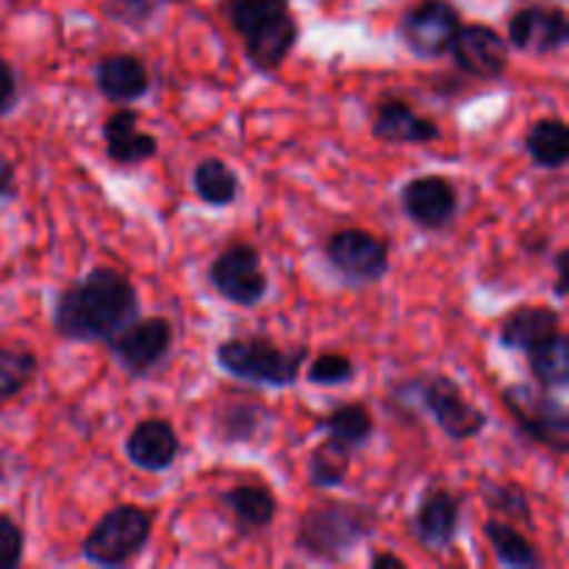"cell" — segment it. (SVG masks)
<instances>
[{
  "label": "cell",
  "instance_id": "4316f807",
  "mask_svg": "<svg viewBox=\"0 0 569 569\" xmlns=\"http://www.w3.org/2000/svg\"><path fill=\"white\" fill-rule=\"evenodd\" d=\"M192 192L198 194L203 203L217 206H231L239 194V176L226 164L222 159H209L198 161L192 170Z\"/></svg>",
  "mask_w": 569,
  "mask_h": 569
},
{
  "label": "cell",
  "instance_id": "484cf974",
  "mask_svg": "<svg viewBox=\"0 0 569 569\" xmlns=\"http://www.w3.org/2000/svg\"><path fill=\"white\" fill-rule=\"evenodd\" d=\"M528 359H531V372L537 378V383L548 392H561L569 383V339L565 331H559L556 337L545 339L537 348L528 350Z\"/></svg>",
  "mask_w": 569,
  "mask_h": 569
},
{
  "label": "cell",
  "instance_id": "d590c367",
  "mask_svg": "<svg viewBox=\"0 0 569 569\" xmlns=\"http://www.w3.org/2000/svg\"><path fill=\"white\" fill-rule=\"evenodd\" d=\"M569 253L567 250H559V256H556V295L559 298H565L567 295V283H569Z\"/></svg>",
  "mask_w": 569,
  "mask_h": 569
},
{
  "label": "cell",
  "instance_id": "7402d4cb",
  "mask_svg": "<svg viewBox=\"0 0 569 569\" xmlns=\"http://www.w3.org/2000/svg\"><path fill=\"white\" fill-rule=\"evenodd\" d=\"M526 150L542 170H561L569 161V128L561 117L537 120L526 133Z\"/></svg>",
  "mask_w": 569,
  "mask_h": 569
},
{
  "label": "cell",
  "instance_id": "277c9868",
  "mask_svg": "<svg viewBox=\"0 0 569 569\" xmlns=\"http://www.w3.org/2000/svg\"><path fill=\"white\" fill-rule=\"evenodd\" d=\"M214 359L222 372L239 381H248L253 387L287 389L300 378L309 350H283L261 337H233L217 348Z\"/></svg>",
  "mask_w": 569,
  "mask_h": 569
},
{
  "label": "cell",
  "instance_id": "5b68a950",
  "mask_svg": "<svg viewBox=\"0 0 569 569\" xmlns=\"http://www.w3.org/2000/svg\"><path fill=\"white\" fill-rule=\"evenodd\" d=\"M500 403L531 442L553 450L556 456L569 453V411L556 392L531 383H509L500 392Z\"/></svg>",
  "mask_w": 569,
  "mask_h": 569
},
{
  "label": "cell",
  "instance_id": "7a4b0ae2",
  "mask_svg": "<svg viewBox=\"0 0 569 569\" xmlns=\"http://www.w3.org/2000/svg\"><path fill=\"white\" fill-rule=\"evenodd\" d=\"M376 511L365 503L322 500L300 517L295 548L326 565H342L361 542L376 533Z\"/></svg>",
  "mask_w": 569,
  "mask_h": 569
},
{
  "label": "cell",
  "instance_id": "cb8c5ba5",
  "mask_svg": "<svg viewBox=\"0 0 569 569\" xmlns=\"http://www.w3.org/2000/svg\"><path fill=\"white\" fill-rule=\"evenodd\" d=\"M270 422V411L253 400H231L217 411V437L228 445L256 442L264 426Z\"/></svg>",
  "mask_w": 569,
  "mask_h": 569
},
{
  "label": "cell",
  "instance_id": "8992f818",
  "mask_svg": "<svg viewBox=\"0 0 569 569\" xmlns=\"http://www.w3.org/2000/svg\"><path fill=\"white\" fill-rule=\"evenodd\" d=\"M153 533V517L139 506H114L83 539L81 556L94 567L114 569L137 559Z\"/></svg>",
  "mask_w": 569,
  "mask_h": 569
},
{
  "label": "cell",
  "instance_id": "1f68e13d",
  "mask_svg": "<svg viewBox=\"0 0 569 569\" xmlns=\"http://www.w3.org/2000/svg\"><path fill=\"white\" fill-rule=\"evenodd\" d=\"M306 378L315 387H342L356 378V365L353 359L342 353H322L306 370Z\"/></svg>",
  "mask_w": 569,
  "mask_h": 569
},
{
  "label": "cell",
  "instance_id": "83f0119b",
  "mask_svg": "<svg viewBox=\"0 0 569 569\" xmlns=\"http://www.w3.org/2000/svg\"><path fill=\"white\" fill-rule=\"evenodd\" d=\"M350 472V448H345L337 439H328L317 445L306 465V478L315 489H339L345 487Z\"/></svg>",
  "mask_w": 569,
  "mask_h": 569
},
{
  "label": "cell",
  "instance_id": "4fadbf2b",
  "mask_svg": "<svg viewBox=\"0 0 569 569\" xmlns=\"http://www.w3.org/2000/svg\"><path fill=\"white\" fill-rule=\"evenodd\" d=\"M400 206L415 226L426 231H442L459 214L456 187L442 176L411 178L400 192Z\"/></svg>",
  "mask_w": 569,
  "mask_h": 569
},
{
  "label": "cell",
  "instance_id": "d6986e66",
  "mask_svg": "<svg viewBox=\"0 0 569 569\" xmlns=\"http://www.w3.org/2000/svg\"><path fill=\"white\" fill-rule=\"evenodd\" d=\"M561 331V315L550 306H520L500 322V345L506 350H520L528 353L545 339L556 337Z\"/></svg>",
  "mask_w": 569,
  "mask_h": 569
},
{
  "label": "cell",
  "instance_id": "52a82bcc",
  "mask_svg": "<svg viewBox=\"0 0 569 569\" xmlns=\"http://www.w3.org/2000/svg\"><path fill=\"white\" fill-rule=\"evenodd\" d=\"M209 283L222 300L239 309L259 306L270 289L259 248L250 242H233L222 253H217V259L209 264Z\"/></svg>",
  "mask_w": 569,
  "mask_h": 569
},
{
  "label": "cell",
  "instance_id": "5bb4252c",
  "mask_svg": "<svg viewBox=\"0 0 569 569\" xmlns=\"http://www.w3.org/2000/svg\"><path fill=\"white\" fill-rule=\"evenodd\" d=\"M569 39L567 11L559 6H526L509 20V44L520 53L550 56Z\"/></svg>",
  "mask_w": 569,
  "mask_h": 569
},
{
  "label": "cell",
  "instance_id": "9c48e42d",
  "mask_svg": "<svg viewBox=\"0 0 569 569\" xmlns=\"http://www.w3.org/2000/svg\"><path fill=\"white\" fill-rule=\"evenodd\" d=\"M176 328L164 317H148V320H131L126 328L109 339V350L122 372L131 378H144L153 372L161 361L170 356Z\"/></svg>",
  "mask_w": 569,
  "mask_h": 569
},
{
  "label": "cell",
  "instance_id": "6da1fadb",
  "mask_svg": "<svg viewBox=\"0 0 569 569\" xmlns=\"http://www.w3.org/2000/svg\"><path fill=\"white\" fill-rule=\"evenodd\" d=\"M139 317V292L131 278L114 267H94L53 303V331L67 342H109Z\"/></svg>",
  "mask_w": 569,
  "mask_h": 569
},
{
  "label": "cell",
  "instance_id": "30bf717a",
  "mask_svg": "<svg viewBox=\"0 0 569 569\" xmlns=\"http://www.w3.org/2000/svg\"><path fill=\"white\" fill-rule=\"evenodd\" d=\"M461 28V14L448 0H422L411 6L400 20V39L411 56L422 61L442 59L450 53L456 33Z\"/></svg>",
  "mask_w": 569,
  "mask_h": 569
},
{
  "label": "cell",
  "instance_id": "e0dca14e",
  "mask_svg": "<svg viewBox=\"0 0 569 569\" xmlns=\"http://www.w3.org/2000/svg\"><path fill=\"white\" fill-rule=\"evenodd\" d=\"M94 87L111 103H133L150 89V72L142 59L131 53H111L94 64Z\"/></svg>",
  "mask_w": 569,
  "mask_h": 569
},
{
  "label": "cell",
  "instance_id": "e575fe53",
  "mask_svg": "<svg viewBox=\"0 0 569 569\" xmlns=\"http://www.w3.org/2000/svg\"><path fill=\"white\" fill-rule=\"evenodd\" d=\"M17 100V81H14V70L9 67V61L0 56V114L14 106Z\"/></svg>",
  "mask_w": 569,
  "mask_h": 569
},
{
  "label": "cell",
  "instance_id": "603a6c76",
  "mask_svg": "<svg viewBox=\"0 0 569 569\" xmlns=\"http://www.w3.org/2000/svg\"><path fill=\"white\" fill-rule=\"evenodd\" d=\"M315 428L320 433H326L328 439H337V442H342L345 448L356 450V448H365V445L370 442L372 433H376V420H372L367 406L345 403V406H337L331 415L320 417Z\"/></svg>",
  "mask_w": 569,
  "mask_h": 569
},
{
  "label": "cell",
  "instance_id": "d4e9b609",
  "mask_svg": "<svg viewBox=\"0 0 569 569\" xmlns=\"http://www.w3.org/2000/svg\"><path fill=\"white\" fill-rule=\"evenodd\" d=\"M489 545H492L495 556L503 567L515 569H539L542 567V556H539L537 545L526 537L522 531H517L509 520H489L483 526Z\"/></svg>",
  "mask_w": 569,
  "mask_h": 569
},
{
  "label": "cell",
  "instance_id": "d6a6232c",
  "mask_svg": "<svg viewBox=\"0 0 569 569\" xmlns=\"http://www.w3.org/2000/svg\"><path fill=\"white\" fill-rule=\"evenodd\" d=\"M22 550H26V537L22 528L11 517L0 515V569H14L22 565Z\"/></svg>",
  "mask_w": 569,
  "mask_h": 569
},
{
  "label": "cell",
  "instance_id": "ac0fdd59",
  "mask_svg": "<svg viewBox=\"0 0 569 569\" xmlns=\"http://www.w3.org/2000/svg\"><path fill=\"white\" fill-rule=\"evenodd\" d=\"M106 153L114 164L137 167L159 153V139L148 131H139V114L128 106L117 109L103 126Z\"/></svg>",
  "mask_w": 569,
  "mask_h": 569
},
{
  "label": "cell",
  "instance_id": "8d00e7d4",
  "mask_svg": "<svg viewBox=\"0 0 569 569\" xmlns=\"http://www.w3.org/2000/svg\"><path fill=\"white\" fill-rule=\"evenodd\" d=\"M11 187H14V167H11V161L0 153V200L9 198Z\"/></svg>",
  "mask_w": 569,
  "mask_h": 569
},
{
  "label": "cell",
  "instance_id": "7c38bea8",
  "mask_svg": "<svg viewBox=\"0 0 569 569\" xmlns=\"http://www.w3.org/2000/svg\"><path fill=\"white\" fill-rule=\"evenodd\" d=\"M461 528V498L450 489L431 487L422 495L415 517H411V537L428 553H445L453 548Z\"/></svg>",
  "mask_w": 569,
  "mask_h": 569
},
{
  "label": "cell",
  "instance_id": "74e56055",
  "mask_svg": "<svg viewBox=\"0 0 569 569\" xmlns=\"http://www.w3.org/2000/svg\"><path fill=\"white\" fill-rule=\"evenodd\" d=\"M370 569H406V561L400 556L378 550V553L370 556Z\"/></svg>",
  "mask_w": 569,
  "mask_h": 569
},
{
  "label": "cell",
  "instance_id": "3957f363",
  "mask_svg": "<svg viewBox=\"0 0 569 569\" xmlns=\"http://www.w3.org/2000/svg\"><path fill=\"white\" fill-rule=\"evenodd\" d=\"M392 398L406 400L409 406L417 403L422 411H428L431 420L439 426V431L453 439V442H470L489 422L487 411L470 403L459 383L450 376H442V372L409 378V381L392 389Z\"/></svg>",
  "mask_w": 569,
  "mask_h": 569
},
{
  "label": "cell",
  "instance_id": "ba28073f",
  "mask_svg": "<svg viewBox=\"0 0 569 569\" xmlns=\"http://www.w3.org/2000/svg\"><path fill=\"white\" fill-rule=\"evenodd\" d=\"M326 259L345 283L370 287L389 272V242L365 228H345L328 237Z\"/></svg>",
  "mask_w": 569,
  "mask_h": 569
},
{
  "label": "cell",
  "instance_id": "9a60e30c",
  "mask_svg": "<svg viewBox=\"0 0 569 569\" xmlns=\"http://www.w3.org/2000/svg\"><path fill=\"white\" fill-rule=\"evenodd\" d=\"M181 453L178 431L167 420H142L126 439V456L137 470L167 472Z\"/></svg>",
  "mask_w": 569,
  "mask_h": 569
},
{
  "label": "cell",
  "instance_id": "ffe728a7",
  "mask_svg": "<svg viewBox=\"0 0 569 569\" xmlns=\"http://www.w3.org/2000/svg\"><path fill=\"white\" fill-rule=\"evenodd\" d=\"M298 20H295L292 11H289V14L270 22V26L259 28L256 33L244 37V56H248L253 70L272 72L289 59V53H292L295 44H298Z\"/></svg>",
  "mask_w": 569,
  "mask_h": 569
},
{
  "label": "cell",
  "instance_id": "44dd1931",
  "mask_svg": "<svg viewBox=\"0 0 569 569\" xmlns=\"http://www.w3.org/2000/svg\"><path fill=\"white\" fill-rule=\"evenodd\" d=\"M222 506L233 515V522H237V531L242 537H250V533H259L276 520V495L264 487V483H237V487L226 489L220 495Z\"/></svg>",
  "mask_w": 569,
  "mask_h": 569
},
{
  "label": "cell",
  "instance_id": "f1b7e54d",
  "mask_svg": "<svg viewBox=\"0 0 569 569\" xmlns=\"http://www.w3.org/2000/svg\"><path fill=\"white\" fill-rule=\"evenodd\" d=\"M478 492H481L483 503L489 506L492 511L503 515V520H515L520 526H533V509L531 500H528L526 489L520 483H509V481H489V478H481L478 481Z\"/></svg>",
  "mask_w": 569,
  "mask_h": 569
},
{
  "label": "cell",
  "instance_id": "836d02e7",
  "mask_svg": "<svg viewBox=\"0 0 569 569\" xmlns=\"http://www.w3.org/2000/svg\"><path fill=\"white\" fill-rule=\"evenodd\" d=\"M159 0H103V11L117 22L126 26H139V22L150 20Z\"/></svg>",
  "mask_w": 569,
  "mask_h": 569
},
{
  "label": "cell",
  "instance_id": "4dcf8cb0",
  "mask_svg": "<svg viewBox=\"0 0 569 569\" xmlns=\"http://www.w3.org/2000/svg\"><path fill=\"white\" fill-rule=\"evenodd\" d=\"M37 356L28 350L0 348V403L17 398L37 376Z\"/></svg>",
  "mask_w": 569,
  "mask_h": 569
},
{
  "label": "cell",
  "instance_id": "f546056e",
  "mask_svg": "<svg viewBox=\"0 0 569 569\" xmlns=\"http://www.w3.org/2000/svg\"><path fill=\"white\" fill-rule=\"evenodd\" d=\"M222 9H226L233 31L242 33L244 39L259 31V28L276 22L278 17L289 14V0H226Z\"/></svg>",
  "mask_w": 569,
  "mask_h": 569
},
{
  "label": "cell",
  "instance_id": "8fae6325",
  "mask_svg": "<svg viewBox=\"0 0 569 569\" xmlns=\"http://www.w3.org/2000/svg\"><path fill=\"white\" fill-rule=\"evenodd\" d=\"M456 67L476 81H495L509 67V42L495 28L472 22L461 26L450 44Z\"/></svg>",
  "mask_w": 569,
  "mask_h": 569
},
{
  "label": "cell",
  "instance_id": "2e32d148",
  "mask_svg": "<svg viewBox=\"0 0 569 569\" xmlns=\"http://www.w3.org/2000/svg\"><path fill=\"white\" fill-rule=\"evenodd\" d=\"M372 137L389 144H428L439 139V126L431 117H422L406 100L387 98L372 114Z\"/></svg>",
  "mask_w": 569,
  "mask_h": 569
}]
</instances>
